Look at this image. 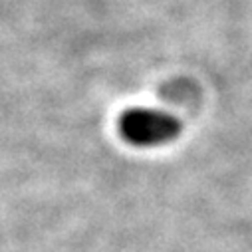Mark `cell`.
Segmentation results:
<instances>
[{
	"label": "cell",
	"mask_w": 252,
	"mask_h": 252,
	"mask_svg": "<svg viewBox=\"0 0 252 252\" xmlns=\"http://www.w3.org/2000/svg\"><path fill=\"white\" fill-rule=\"evenodd\" d=\"M117 129L133 147H157L177 139L183 131V123L167 111L133 107L121 113Z\"/></svg>",
	"instance_id": "obj_1"
}]
</instances>
